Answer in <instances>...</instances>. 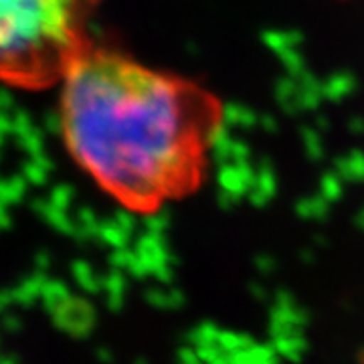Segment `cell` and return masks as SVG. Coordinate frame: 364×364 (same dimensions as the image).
Here are the masks:
<instances>
[{
  "mask_svg": "<svg viewBox=\"0 0 364 364\" xmlns=\"http://www.w3.org/2000/svg\"><path fill=\"white\" fill-rule=\"evenodd\" d=\"M59 83L67 150L117 203L152 213L205 182L225 117L213 91L91 41Z\"/></svg>",
  "mask_w": 364,
  "mask_h": 364,
  "instance_id": "obj_1",
  "label": "cell"
},
{
  "mask_svg": "<svg viewBox=\"0 0 364 364\" xmlns=\"http://www.w3.org/2000/svg\"><path fill=\"white\" fill-rule=\"evenodd\" d=\"M97 0H0V81L18 90L59 83L87 43Z\"/></svg>",
  "mask_w": 364,
  "mask_h": 364,
  "instance_id": "obj_2",
  "label": "cell"
}]
</instances>
